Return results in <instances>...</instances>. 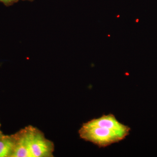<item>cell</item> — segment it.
I'll return each instance as SVG.
<instances>
[{"mask_svg": "<svg viewBox=\"0 0 157 157\" xmlns=\"http://www.w3.org/2000/svg\"><path fill=\"white\" fill-rule=\"evenodd\" d=\"M24 129L32 157L53 156L54 144L45 138L42 131L32 126H29Z\"/></svg>", "mask_w": 157, "mask_h": 157, "instance_id": "cell-2", "label": "cell"}, {"mask_svg": "<svg viewBox=\"0 0 157 157\" xmlns=\"http://www.w3.org/2000/svg\"><path fill=\"white\" fill-rule=\"evenodd\" d=\"M14 135H4L0 137V157H12L15 146Z\"/></svg>", "mask_w": 157, "mask_h": 157, "instance_id": "cell-4", "label": "cell"}, {"mask_svg": "<svg viewBox=\"0 0 157 157\" xmlns=\"http://www.w3.org/2000/svg\"><path fill=\"white\" fill-rule=\"evenodd\" d=\"M3 135H4V134H3V133L2 132V131L0 130V137H2Z\"/></svg>", "mask_w": 157, "mask_h": 157, "instance_id": "cell-6", "label": "cell"}, {"mask_svg": "<svg viewBox=\"0 0 157 157\" xmlns=\"http://www.w3.org/2000/svg\"><path fill=\"white\" fill-rule=\"evenodd\" d=\"M15 142L12 157H32L28 144L25 129L14 134Z\"/></svg>", "mask_w": 157, "mask_h": 157, "instance_id": "cell-3", "label": "cell"}, {"mask_svg": "<svg viewBox=\"0 0 157 157\" xmlns=\"http://www.w3.org/2000/svg\"><path fill=\"white\" fill-rule=\"evenodd\" d=\"M0 125H1V124H0Z\"/></svg>", "mask_w": 157, "mask_h": 157, "instance_id": "cell-7", "label": "cell"}, {"mask_svg": "<svg viewBox=\"0 0 157 157\" xmlns=\"http://www.w3.org/2000/svg\"><path fill=\"white\" fill-rule=\"evenodd\" d=\"M131 128L120 122L112 113L104 114L82 124L78 130L80 138L99 148L119 143L130 135Z\"/></svg>", "mask_w": 157, "mask_h": 157, "instance_id": "cell-1", "label": "cell"}, {"mask_svg": "<svg viewBox=\"0 0 157 157\" xmlns=\"http://www.w3.org/2000/svg\"><path fill=\"white\" fill-rule=\"evenodd\" d=\"M20 0H0V2L3 3L6 7L13 6L15 3L18 2ZM22 1H29L33 2L34 0H21Z\"/></svg>", "mask_w": 157, "mask_h": 157, "instance_id": "cell-5", "label": "cell"}]
</instances>
